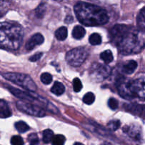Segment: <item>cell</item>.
<instances>
[{
	"instance_id": "5bb4252c",
	"label": "cell",
	"mask_w": 145,
	"mask_h": 145,
	"mask_svg": "<svg viewBox=\"0 0 145 145\" xmlns=\"http://www.w3.org/2000/svg\"><path fill=\"white\" fill-rule=\"evenodd\" d=\"M137 67V62L135 60H130L123 65L122 70L124 73L127 74H131L135 71Z\"/></svg>"
},
{
	"instance_id": "6da1fadb",
	"label": "cell",
	"mask_w": 145,
	"mask_h": 145,
	"mask_svg": "<svg viewBox=\"0 0 145 145\" xmlns=\"http://www.w3.org/2000/svg\"><path fill=\"white\" fill-rule=\"evenodd\" d=\"M112 43L123 55L140 52L145 46V31L124 24H117L109 31Z\"/></svg>"
},
{
	"instance_id": "7402d4cb",
	"label": "cell",
	"mask_w": 145,
	"mask_h": 145,
	"mask_svg": "<svg viewBox=\"0 0 145 145\" xmlns=\"http://www.w3.org/2000/svg\"><path fill=\"white\" fill-rule=\"evenodd\" d=\"M15 127L18 133H24L29 130V126L24 121H18L15 123Z\"/></svg>"
},
{
	"instance_id": "603a6c76",
	"label": "cell",
	"mask_w": 145,
	"mask_h": 145,
	"mask_svg": "<svg viewBox=\"0 0 145 145\" xmlns=\"http://www.w3.org/2000/svg\"><path fill=\"white\" fill-rule=\"evenodd\" d=\"M66 139L62 135H57L54 137L52 141V145H64L65 144Z\"/></svg>"
},
{
	"instance_id": "836d02e7",
	"label": "cell",
	"mask_w": 145,
	"mask_h": 145,
	"mask_svg": "<svg viewBox=\"0 0 145 145\" xmlns=\"http://www.w3.org/2000/svg\"><path fill=\"white\" fill-rule=\"evenodd\" d=\"M74 145H84L82 143H80V142H75Z\"/></svg>"
},
{
	"instance_id": "52a82bcc",
	"label": "cell",
	"mask_w": 145,
	"mask_h": 145,
	"mask_svg": "<svg viewBox=\"0 0 145 145\" xmlns=\"http://www.w3.org/2000/svg\"><path fill=\"white\" fill-rule=\"evenodd\" d=\"M89 55V52L86 48L83 47H79L71 50L67 53L66 60L69 65L74 67H80Z\"/></svg>"
},
{
	"instance_id": "f546056e",
	"label": "cell",
	"mask_w": 145,
	"mask_h": 145,
	"mask_svg": "<svg viewBox=\"0 0 145 145\" xmlns=\"http://www.w3.org/2000/svg\"><path fill=\"white\" fill-rule=\"evenodd\" d=\"M30 145H39V140L36 134H31L28 137Z\"/></svg>"
},
{
	"instance_id": "8fae6325",
	"label": "cell",
	"mask_w": 145,
	"mask_h": 145,
	"mask_svg": "<svg viewBox=\"0 0 145 145\" xmlns=\"http://www.w3.org/2000/svg\"><path fill=\"white\" fill-rule=\"evenodd\" d=\"M127 111L133 113L135 115H137L140 116H144L145 115V106L139 104H128L124 106Z\"/></svg>"
},
{
	"instance_id": "d4e9b609",
	"label": "cell",
	"mask_w": 145,
	"mask_h": 145,
	"mask_svg": "<svg viewBox=\"0 0 145 145\" xmlns=\"http://www.w3.org/2000/svg\"><path fill=\"white\" fill-rule=\"evenodd\" d=\"M120 122L118 120H113L108 123V128L111 131H116L120 127Z\"/></svg>"
},
{
	"instance_id": "d6986e66",
	"label": "cell",
	"mask_w": 145,
	"mask_h": 145,
	"mask_svg": "<svg viewBox=\"0 0 145 145\" xmlns=\"http://www.w3.org/2000/svg\"><path fill=\"white\" fill-rule=\"evenodd\" d=\"M54 133L50 129H47V130H44L43 133H42V141L45 144H48L50 143V142L52 141L54 138Z\"/></svg>"
},
{
	"instance_id": "e0dca14e",
	"label": "cell",
	"mask_w": 145,
	"mask_h": 145,
	"mask_svg": "<svg viewBox=\"0 0 145 145\" xmlns=\"http://www.w3.org/2000/svg\"><path fill=\"white\" fill-rule=\"evenodd\" d=\"M67 29L66 27L62 26L55 31V37L58 40H65L67 37Z\"/></svg>"
},
{
	"instance_id": "f1b7e54d",
	"label": "cell",
	"mask_w": 145,
	"mask_h": 145,
	"mask_svg": "<svg viewBox=\"0 0 145 145\" xmlns=\"http://www.w3.org/2000/svg\"><path fill=\"white\" fill-rule=\"evenodd\" d=\"M45 11V7L43 4H41L35 10V15L38 18H42Z\"/></svg>"
},
{
	"instance_id": "4316f807",
	"label": "cell",
	"mask_w": 145,
	"mask_h": 145,
	"mask_svg": "<svg viewBox=\"0 0 145 145\" xmlns=\"http://www.w3.org/2000/svg\"><path fill=\"white\" fill-rule=\"evenodd\" d=\"M73 89L75 92H79L82 89V84L79 78H75L73 80Z\"/></svg>"
},
{
	"instance_id": "2e32d148",
	"label": "cell",
	"mask_w": 145,
	"mask_h": 145,
	"mask_svg": "<svg viewBox=\"0 0 145 145\" xmlns=\"http://www.w3.org/2000/svg\"><path fill=\"white\" fill-rule=\"evenodd\" d=\"M86 33L84 28L81 25H76L72 31V37L75 39H81L83 38Z\"/></svg>"
},
{
	"instance_id": "8992f818",
	"label": "cell",
	"mask_w": 145,
	"mask_h": 145,
	"mask_svg": "<svg viewBox=\"0 0 145 145\" xmlns=\"http://www.w3.org/2000/svg\"><path fill=\"white\" fill-rule=\"evenodd\" d=\"M2 76L7 80L18 85L28 91L33 92L37 90V86L35 82L31 76L25 74L8 72L3 74Z\"/></svg>"
},
{
	"instance_id": "83f0119b",
	"label": "cell",
	"mask_w": 145,
	"mask_h": 145,
	"mask_svg": "<svg viewBox=\"0 0 145 145\" xmlns=\"http://www.w3.org/2000/svg\"><path fill=\"white\" fill-rule=\"evenodd\" d=\"M11 145H24V140L20 136H13L11 139Z\"/></svg>"
},
{
	"instance_id": "ffe728a7",
	"label": "cell",
	"mask_w": 145,
	"mask_h": 145,
	"mask_svg": "<svg viewBox=\"0 0 145 145\" xmlns=\"http://www.w3.org/2000/svg\"><path fill=\"white\" fill-rule=\"evenodd\" d=\"M101 59L106 64H109L113 60V55L111 51L107 50H105L101 54Z\"/></svg>"
},
{
	"instance_id": "1f68e13d",
	"label": "cell",
	"mask_w": 145,
	"mask_h": 145,
	"mask_svg": "<svg viewBox=\"0 0 145 145\" xmlns=\"http://www.w3.org/2000/svg\"><path fill=\"white\" fill-rule=\"evenodd\" d=\"M42 55V52H38V53L35 54V55H32V56L29 58V60L31 61V62H36V61L39 60V59H40Z\"/></svg>"
},
{
	"instance_id": "cb8c5ba5",
	"label": "cell",
	"mask_w": 145,
	"mask_h": 145,
	"mask_svg": "<svg viewBox=\"0 0 145 145\" xmlns=\"http://www.w3.org/2000/svg\"><path fill=\"white\" fill-rule=\"evenodd\" d=\"M95 101V96L93 93L91 92H89V93H86L83 97V101L84 103H86L87 105H91Z\"/></svg>"
},
{
	"instance_id": "30bf717a",
	"label": "cell",
	"mask_w": 145,
	"mask_h": 145,
	"mask_svg": "<svg viewBox=\"0 0 145 145\" xmlns=\"http://www.w3.org/2000/svg\"><path fill=\"white\" fill-rule=\"evenodd\" d=\"M44 42V37L41 33H35L31 37L25 44V49L27 50H31L35 47L41 45Z\"/></svg>"
},
{
	"instance_id": "7a4b0ae2",
	"label": "cell",
	"mask_w": 145,
	"mask_h": 145,
	"mask_svg": "<svg viewBox=\"0 0 145 145\" xmlns=\"http://www.w3.org/2000/svg\"><path fill=\"white\" fill-rule=\"evenodd\" d=\"M74 9L79 22L86 26L102 25L109 21L107 11L99 6L86 2H78Z\"/></svg>"
},
{
	"instance_id": "ba28073f",
	"label": "cell",
	"mask_w": 145,
	"mask_h": 145,
	"mask_svg": "<svg viewBox=\"0 0 145 145\" xmlns=\"http://www.w3.org/2000/svg\"><path fill=\"white\" fill-rule=\"evenodd\" d=\"M17 108L20 111L35 117H43L45 116V110L43 108L31 103V102L18 101L16 102Z\"/></svg>"
},
{
	"instance_id": "e575fe53",
	"label": "cell",
	"mask_w": 145,
	"mask_h": 145,
	"mask_svg": "<svg viewBox=\"0 0 145 145\" xmlns=\"http://www.w3.org/2000/svg\"><path fill=\"white\" fill-rule=\"evenodd\" d=\"M54 1H62V0H54Z\"/></svg>"
},
{
	"instance_id": "ac0fdd59",
	"label": "cell",
	"mask_w": 145,
	"mask_h": 145,
	"mask_svg": "<svg viewBox=\"0 0 145 145\" xmlns=\"http://www.w3.org/2000/svg\"><path fill=\"white\" fill-rule=\"evenodd\" d=\"M137 25L142 30L145 29V7L140 10L137 18Z\"/></svg>"
},
{
	"instance_id": "4dcf8cb0",
	"label": "cell",
	"mask_w": 145,
	"mask_h": 145,
	"mask_svg": "<svg viewBox=\"0 0 145 145\" xmlns=\"http://www.w3.org/2000/svg\"><path fill=\"white\" fill-rule=\"evenodd\" d=\"M108 106L112 110H116L118 107V102L114 98H110L108 100Z\"/></svg>"
},
{
	"instance_id": "5b68a950",
	"label": "cell",
	"mask_w": 145,
	"mask_h": 145,
	"mask_svg": "<svg viewBox=\"0 0 145 145\" xmlns=\"http://www.w3.org/2000/svg\"><path fill=\"white\" fill-rule=\"evenodd\" d=\"M7 88L12 94H14L18 99H21V101L35 103V104L38 105V106H40L43 108H45L47 110L52 113H55V114L59 112L56 106H54L52 103L49 102V101L47 100L46 99L37 94V93H33V92L24 91H21L11 86H7Z\"/></svg>"
},
{
	"instance_id": "277c9868",
	"label": "cell",
	"mask_w": 145,
	"mask_h": 145,
	"mask_svg": "<svg viewBox=\"0 0 145 145\" xmlns=\"http://www.w3.org/2000/svg\"><path fill=\"white\" fill-rule=\"evenodd\" d=\"M116 86L121 97L127 100L137 98L145 101V77L126 80L122 76L117 79Z\"/></svg>"
},
{
	"instance_id": "484cf974",
	"label": "cell",
	"mask_w": 145,
	"mask_h": 145,
	"mask_svg": "<svg viewBox=\"0 0 145 145\" xmlns=\"http://www.w3.org/2000/svg\"><path fill=\"white\" fill-rule=\"evenodd\" d=\"M40 80L44 84L48 85L52 82V76L49 73H43L40 76Z\"/></svg>"
},
{
	"instance_id": "44dd1931",
	"label": "cell",
	"mask_w": 145,
	"mask_h": 145,
	"mask_svg": "<svg viewBox=\"0 0 145 145\" xmlns=\"http://www.w3.org/2000/svg\"><path fill=\"white\" fill-rule=\"evenodd\" d=\"M89 42L91 43V45H100L102 42V38L101 37V35L99 33H94L91 34L89 37Z\"/></svg>"
},
{
	"instance_id": "3957f363",
	"label": "cell",
	"mask_w": 145,
	"mask_h": 145,
	"mask_svg": "<svg viewBox=\"0 0 145 145\" xmlns=\"http://www.w3.org/2000/svg\"><path fill=\"white\" fill-rule=\"evenodd\" d=\"M23 28L16 23L1 22L0 27V45L3 49L16 50L22 45Z\"/></svg>"
},
{
	"instance_id": "9a60e30c",
	"label": "cell",
	"mask_w": 145,
	"mask_h": 145,
	"mask_svg": "<svg viewBox=\"0 0 145 145\" xmlns=\"http://www.w3.org/2000/svg\"><path fill=\"white\" fill-rule=\"evenodd\" d=\"M65 90V86L59 82H55L50 89L51 92L57 96H61L62 94H63Z\"/></svg>"
},
{
	"instance_id": "d6a6232c",
	"label": "cell",
	"mask_w": 145,
	"mask_h": 145,
	"mask_svg": "<svg viewBox=\"0 0 145 145\" xmlns=\"http://www.w3.org/2000/svg\"><path fill=\"white\" fill-rule=\"evenodd\" d=\"M101 145H112L110 143L108 142H103L101 144Z\"/></svg>"
},
{
	"instance_id": "7c38bea8",
	"label": "cell",
	"mask_w": 145,
	"mask_h": 145,
	"mask_svg": "<svg viewBox=\"0 0 145 145\" xmlns=\"http://www.w3.org/2000/svg\"><path fill=\"white\" fill-rule=\"evenodd\" d=\"M123 131L125 132L129 136L135 140H140L141 138V130L137 128V126H130V127H124Z\"/></svg>"
},
{
	"instance_id": "4fadbf2b",
	"label": "cell",
	"mask_w": 145,
	"mask_h": 145,
	"mask_svg": "<svg viewBox=\"0 0 145 145\" xmlns=\"http://www.w3.org/2000/svg\"><path fill=\"white\" fill-rule=\"evenodd\" d=\"M11 110H10L8 103L4 100L0 101V117L1 118H7L11 116Z\"/></svg>"
},
{
	"instance_id": "9c48e42d",
	"label": "cell",
	"mask_w": 145,
	"mask_h": 145,
	"mask_svg": "<svg viewBox=\"0 0 145 145\" xmlns=\"http://www.w3.org/2000/svg\"><path fill=\"white\" fill-rule=\"evenodd\" d=\"M111 69L108 66L99 63H93L90 68V76L96 82H101L108 77Z\"/></svg>"
}]
</instances>
